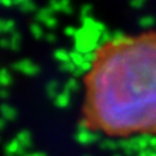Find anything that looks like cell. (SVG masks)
<instances>
[{"instance_id":"cell-1","label":"cell","mask_w":156,"mask_h":156,"mask_svg":"<svg viewBox=\"0 0 156 156\" xmlns=\"http://www.w3.org/2000/svg\"><path fill=\"white\" fill-rule=\"evenodd\" d=\"M78 121L109 140L156 138V27L120 33L92 51L80 86Z\"/></svg>"}]
</instances>
